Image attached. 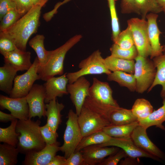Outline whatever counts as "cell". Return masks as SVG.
Masks as SVG:
<instances>
[{
    "mask_svg": "<svg viewBox=\"0 0 165 165\" xmlns=\"http://www.w3.org/2000/svg\"><path fill=\"white\" fill-rule=\"evenodd\" d=\"M90 87V83L84 76L80 77L73 83L67 84V91L78 116L86 98L89 96Z\"/></svg>",
    "mask_w": 165,
    "mask_h": 165,
    "instance_id": "cell-12",
    "label": "cell"
},
{
    "mask_svg": "<svg viewBox=\"0 0 165 165\" xmlns=\"http://www.w3.org/2000/svg\"><path fill=\"white\" fill-rule=\"evenodd\" d=\"M138 122L147 118L153 111V107L148 100L138 98L135 101L131 109Z\"/></svg>",
    "mask_w": 165,
    "mask_h": 165,
    "instance_id": "cell-32",
    "label": "cell"
},
{
    "mask_svg": "<svg viewBox=\"0 0 165 165\" xmlns=\"http://www.w3.org/2000/svg\"><path fill=\"white\" fill-rule=\"evenodd\" d=\"M13 41L6 36L0 35V53L3 54L17 49Z\"/></svg>",
    "mask_w": 165,
    "mask_h": 165,
    "instance_id": "cell-40",
    "label": "cell"
},
{
    "mask_svg": "<svg viewBox=\"0 0 165 165\" xmlns=\"http://www.w3.org/2000/svg\"><path fill=\"white\" fill-rule=\"evenodd\" d=\"M105 63L108 69L111 72L121 71L134 74V60H129L118 58L112 55L105 58Z\"/></svg>",
    "mask_w": 165,
    "mask_h": 165,
    "instance_id": "cell-23",
    "label": "cell"
},
{
    "mask_svg": "<svg viewBox=\"0 0 165 165\" xmlns=\"http://www.w3.org/2000/svg\"><path fill=\"white\" fill-rule=\"evenodd\" d=\"M120 7L121 12L123 14L134 13L139 15L134 0H121Z\"/></svg>",
    "mask_w": 165,
    "mask_h": 165,
    "instance_id": "cell-43",
    "label": "cell"
},
{
    "mask_svg": "<svg viewBox=\"0 0 165 165\" xmlns=\"http://www.w3.org/2000/svg\"><path fill=\"white\" fill-rule=\"evenodd\" d=\"M114 43L124 49H130L135 46L132 31L128 27L120 32Z\"/></svg>",
    "mask_w": 165,
    "mask_h": 165,
    "instance_id": "cell-36",
    "label": "cell"
},
{
    "mask_svg": "<svg viewBox=\"0 0 165 165\" xmlns=\"http://www.w3.org/2000/svg\"><path fill=\"white\" fill-rule=\"evenodd\" d=\"M66 73L58 77H53L47 80L43 85L46 90L45 103H48L50 101L61 97L68 94L67 85L68 80Z\"/></svg>",
    "mask_w": 165,
    "mask_h": 165,
    "instance_id": "cell-18",
    "label": "cell"
},
{
    "mask_svg": "<svg viewBox=\"0 0 165 165\" xmlns=\"http://www.w3.org/2000/svg\"><path fill=\"white\" fill-rule=\"evenodd\" d=\"M78 121L83 137L102 130L111 125L109 118L98 109L84 102Z\"/></svg>",
    "mask_w": 165,
    "mask_h": 165,
    "instance_id": "cell-5",
    "label": "cell"
},
{
    "mask_svg": "<svg viewBox=\"0 0 165 165\" xmlns=\"http://www.w3.org/2000/svg\"><path fill=\"white\" fill-rule=\"evenodd\" d=\"M139 125L138 121L126 125L111 124L104 127L102 130L112 137L130 138L134 128Z\"/></svg>",
    "mask_w": 165,
    "mask_h": 165,
    "instance_id": "cell-25",
    "label": "cell"
},
{
    "mask_svg": "<svg viewBox=\"0 0 165 165\" xmlns=\"http://www.w3.org/2000/svg\"><path fill=\"white\" fill-rule=\"evenodd\" d=\"M158 14L150 13L148 14L146 18L148 23V31L151 52L150 58L159 56L163 53V46L160 43V36L162 32L158 26Z\"/></svg>",
    "mask_w": 165,
    "mask_h": 165,
    "instance_id": "cell-19",
    "label": "cell"
},
{
    "mask_svg": "<svg viewBox=\"0 0 165 165\" xmlns=\"http://www.w3.org/2000/svg\"><path fill=\"white\" fill-rule=\"evenodd\" d=\"M147 129L139 125L133 130L130 136L139 148L158 159L165 160V155L148 138Z\"/></svg>",
    "mask_w": 165,
    "mask_h": 165,
    "instance_id": "cell-13",
    "label": "cell"
},
{
    "mask_svg": "<svg viewBox=\"0 0 165 165\" xmlns=\"http://www.w3.org/2000/svg\"><path fill=\"white\" fill-rule=\"evenodd\" d=\"M118 147L102 146L99 145L87 147L81 152L85 161V165H98L105 158L114 154L119 151Z\"/></svg>",
    "mask_w": 165,
    "mask_h": 165,
    "instance_id": "cell-17",
    "label": "cell"
},
{
    "mask_svg": "<svg viewBox=\"0 0 165 165\" xmlns=\"http://www.w3.org/2000/svg\"><path fill=\"white\" fill-rule=\"evenodd\" d=\"M152 59L156 68V72L154 82L148 92H149L151 91L157 85H161L162 89L160 94L163 99L165 98V51Z\"/></svg>",
    "mask_w": 165,
    "mask_h": 165,
    "instance_id": "cell-22",
    "label": "cell"
},
{
    "mask_svg": "<svg viewBox=\"0 0 165 165\" xmlns=\"http://www.w3.org/2000/svg\"><path fill=\"white\" fill-rule=\"evenodd\" d=\"M62 5V2H59L55 5L54 8L52 10L45 13L43 16L44 20L46 22L50 21L54 15L57 12V9Z\"/></svg>",
    "mask_w": 165,
    "mask_h": 165,
    "instance_id": "cell-46",
    "label": "cell"
},
{
    "mask_svg": "<svg viewBox=\"0 0 165 165\" xmlns=\"http://www.w3.org/2000/svg\"><path fill=\"white\" fill-rule=\"evenodd\" d=\"M165 121V98L163 99V105L156 110H154L146 119L138 122L139 125L146 129L155 126L156 127L165 130L162 124Z\"/></svg>",
    "mask_w": 165,
    "mask_h": 165,
    "instance_id": "cell-27",
    "label": "cell"
},
{
    "mask_svg": "<svg viewBox=\"0 0 165 165\" xmlns=\"http://www.w3.org/2000/svg\"><path fill=\"white\" fill-rule=\"evenodd\" d=\"M157 2L163 11L165 13V0H157Z\"/></svg>",
    "mask_w": 165,
    "mask_h": 165,
    "instance_id": "cell-50",
    "label": "cell"
},
{
    "mask_svg": "<svg viewBox=\"0 0 165 165\" xmlns=\"http://www.w3.org/2000/svg\"><path fill=\"white\" fill-rule=\"evenodd\" d=\"M41 123L38 120L18 119L16 127V131L18 134L16 147L20 153L26 155L39 151L46 146L40 131Z\"/></svg>",
    "mask_w": 165,
    "mask_h": 165,
    "instance_id": "cell-2",
    "label": "cell"
},
{
    "mask_svg": "<svg viewBox=\"0 0 165 165\" xmlns=\"http://www.w3.org/2000/svg\"></svg>",
    "mask_w": 165,
    "mask_h": 165,
    "instance_id": "cell-54",
    "label": "cell"
},
{
    "mask_svg": "<svg viewBox=\"0 0 165 165\" xmlns=\"http://www.w3.org/2000/svg\"><path fill=\"white\" fill-rule=\"evenodd\" d=\"M111 55L115 57L129 60H134L138 56V53L135 46L128 49L121 48L114 43L110 48Z\"/></svg>",
    "mask_w": 165,
    "mask_h": 165,
    "instance_id": "cell-35",
    "label": "cell"
},
{
    "mask_svg": "<svg viewBox=\"0 0 165 165\" xmlns=\"http://www.w3.org/2000/svg\"><path fill=\"white\" fill-rule=\"evenodd\" d=\"M163 52L165 51V44L163 46Z\"/></svg>",
    "mask_w": 165,
    "mask_h": 165,
    "instance_id": "cell-53",
    "label": "cell"
},
{
    "mask_svg": "<svg viewBox=\"0 0 165 165\" xmlns=\"http://www.w3.org/2000/svg\"><path fill=\"white\" fill-rule=\"evenodd\" d=\"M64 165H85L81 151H75L66 159Z\"/></svg>",
    "mask_w": 165,
    "mask_h": 165,
    "instance_id": "cell-42",
    "label": "cell"
},
{
    "mask_svg": "<svg viewBox=\"0 0 165 165\" xmlns=\"http://www.w3.org/2000/svg\"><path fill=\"white\" fill-rule=\"evenodd\" d=\"M17 71L9 64L5 63L0 67V90L10 94L13 82Z\"/></svg>",
    "mask_w": 165,
    "mask_h": 165,
    "instance_id": "cell-24",
    "label": "cell"
},
{
    "mask_svg": "<svg viewBox=\"0 0 165 165\" xmlns=\"http://www.w3.org/2000/svg\"><path fill=\"white\" fill-rule=\"evenodd\" d=\"M109 120L111 124L114 125H126L138 121L131 109L120 107L111 113Z\"/></svg>",
    "mask_w": 165,
    "mask_h": 165,
    "instance_id": "cell-28",
    "label": "cell"
},
{
    "mask_svg": "<svg viewBox=\"0 0 165 165\" xmlns=\"http://www.w3.org/2000/svg\"><path fill=\"white\" fill-rule=\"evenodd\" d=\"M80 69L76 72L67 73L68 83H72L79 77L89 75L105 74L107 75L111 72L106 67L101 53L98 50L94 51L79 64Z\"/></svg>",
    "mask_w": 165,
    "mask_h": 165,
    "instance_id": "cell-6",
    "label": "cell"
},
{
    "mask_svg": "<svg viewBox=\"0 0 165 165\" xmlns=\"http://www.w3.org/2000/svg\"><path fill=\"white\" fill-rule=\"evenodd\" d=\"M14 9H16V5L11 0H0V20L9 11Z\"/></svg>",
    "mask_w": 165,
    "mask_h": 165,
    "instance_id": "cell-45",
    "label": "cell"
},
{
    "mask_svg": "<svg viewBox=\"0 0 165 165\" xmlns=\"http://www.w3.org/2000/svg\"><path fill=\"white\" fill-rule=\"evenodd\" d=\"M40 131L46 145H52L58 142L57 140L58 134L53 130L46 124L40 127Z\"/></svg>",
    "mask_w": 165,
    "mask_h": 165,
    "instance_id": "cell-39",
    "label": "cell"
},
{
    "mask_svg": "<svg viewBox=\"0 0 165 165\" xmlns=\"http://www.w3.org/2000/svg\"><path fill=\"white\" fill-rule=\"evenodd\" d=\"M68 119L63 139L64 143L60 147V151L64 154L66 159L76 150L83 138L78 121V116L72 109L68 113Z\"/></svg>",
    "mask_w": 165,
    "mask_h": 165,
    "instance_id": "cell-8",
    "label": "cell"
},
{
    "mask_svg": "<svg viewBox=\"0 0 165 165\" xmlns=\"http://www.w3.org/2000/svg\"><path fill=\"white\" fill-rule=\"evenodd\" d=\"M98 145L102 146H115L120 148L125 152L127 156L133 158L145 157L154 160H158L138 147L131 138L111 137L108 141Z\"/></svg>",
    "mask_w": 165,
    "mask_h": 165,
    "instance_id": "cell-16",
    "label": "cell"
},
{
    "mask_svg": "<svg viewBox=\"0 0 165 165\" xmlns=\"http://www.w3.org/2000/svg\"><path fill=\"white\" fill-rule=\"evenodd\" d=\"M45 38L44 36L42 35H37L29 42V46L34 50L37 54L39 63V68L45 65L49 53V51L46 50L44 47Z\"/></svg>",
    "mask_w": 165,
    "mask_h": 165,
    "instance_id": "cell-29",
    "label": "cell"
},
{
    "mask_svg": "<svg viewBox=\"0 0 165 165\" xmlns=\"http://www.w3.org/2000/svg\"><path fill=\"white\" fill-rule=\"evenodd\" d=\"M139 15L142 18L146 19L150 13L158 14L163 11L157 0H134Z\"/></svg>",
    "mask_w": 165,
    "mask_h": 165,
    "instance_id": "cell-33",
    "label": "cell"
},
{
    "mask_svg": "<svg viewBox=\"0 0 165 165\" xmlns=\"http://www.w3.org/2000/svg\"><path fill=\"white\" fill-rule=\"evenodd\" d=\"M124 160L121 161L120 165H137L139 163V161L136 158L127 156Z\"/></svg>",
    "mask_w": 165,
    "mask_h": 165,
    "instance_id": "cell-49",
    "label": "cell"
},
{
    "mask_svg": "<svg viewBox=\"0 0 165 165\" xmlns=\"http://www.w3.org/2000/svg\"><path fill=\"white\" fill-rule=\"evenodd\" d=\"M127 156L125 152L121 149L116 153L111 155L107 159H105L99 165H116L120 160Z\"/></svg>",
    "mask_w": 165,
    "mask_h": 165,
    "instance_id": "cell-41",
    "label": "cell"
},
{
    "mask_svg": "<svg viewBox=\"0 0 165 165\" xmlns=\"http://www.w3.org/2000/svg\"><path fill=\"white\" fill-rule=\"evenodd\" d=\"M20 153L16 147L4 143L0 145V165H15Z\"/></svg>",
    "mask_w": 165,
    "mask_h": 165,
    "instance_id": "cell-31",
    "label": "cell"
},
{
    "mask_svg": "<svg viewBox=\"0 0 165 165\" xmlns=\"http://www.w3.org/2000/svg\"><path fill=\"white\" fill-rule=\"evenodd\" d=\"M111 19L112 29V39L114 42L120 33V28L116 7L115 0H107Z\"/></svg>",
    "mask_w": 165,
    "mask_h": 165,
    "instance_id": "cell-37",
    "label": "cell"
},
{
    "mask_svg": "<svg viewBox=\"0 0 165 165\" xmlns=\"http://www.w3.org/2000/svg\"><path fill=\"white\" fill-rule=\"evenodd\" d=\"M127 22L132 32L138 55L145 57L150 56L151 49L147 20L145 19L134 17L128 20Z\"/></svg>",
    "mask_w": 165,
    "mask_h": 165,
    "instance_id": "cell-9",
    "label": "cell"
},
{
    "mask_svg": "<svg viewBox=\"0 0 165 165\" xmlns=\"http://www.w3.org/2000/svg\"><path fill=\"white\" fill-rule=\"evenodd\" d=\"M107 79L117 82L121 86L127 88L131 92L136 91V82L134 74L115 71L107 75Z\"/></svg>",
    "mask_w": 165,
    "mask_h": 165,
    "instance_id": "cell-26",
    "label": "cell"
},
{
    "mask_svg": "<svg viewBox=\"0 0 165 165\" xmlns=\"http://www.w3.org/2000/svg\"><path fill=\"white\" fill-rule=\"evenodd\" d=\"M5 63L9 64L17 71L28 70L32 65L31 53L18 48L2 55Z\"/></svg>",
    "mask_w": 165,
    "mask_h": 165,
    "instance_id": "cell-20",
    "label": "cell"
},
{
    "mask_svg": "<svg viewBox=\"0 0 165 165\" xmlns=\"http://www.w3.org/2000/svg\"><path fill=\"white\" fill-rule=\"evenodd\" d=\"M40 0H31V1L33 5L36 4Z\"/></svg>",
    "mask_w": 165,
    "mask_h": 165,
    "instance_id": "cell-51",
    "label": "cell"
},
{
    "mask_svg": "<svg viewBox=\"0 0 165 165\" xmlns=\"http://www.w3.org/2000/svg\"><path fill=\"white\" fill-rule=\"evenodd\" d=\"M49 0H40L15 24L0 31V35L11 39L17 48L26 51L28 41L36 32L39 25L42 8Z\"/></svg>",
    "mask_w": 165,
    "mask_h": 165,
    "instance_id": "cell-1",
    "label": "cell"
},
{
    "mask_svg": "<svg viewBox=\"0 0 165 165\" xmlns=\"http://www.w3.org/2000/svg\"><path fill=\"white\" fill-rule=\"evenodd\" d=\"M66 160L64 156L56 155L48 165H64Z\"/></svg>",
    "mask_w": 165,
    "mask_h": 165,
    "instance_id": "cell-47",
    "label": "cell"
},
{
    "mask_svg": "<svg viewBox=\"0 0 165 165\" xmlns=\"http://www.w3.org/2000/svg\"><path fill=\"white\" fill-rule=\"evenodd\" d=\"M15 3L16 9L22 16L32 7V5L31 0H11Z\"/></svg>",
    "mask_w": 165,
    "mask_h": 165,
    "instance_id": "cell-44",
    "label": "cell"
},
{
    "mask_svg": "<svg viewBox=\"0 0 165 165\" xmlns=\"http://www.w3.org/2000/svg\"><path fill=\"white\" fill-rule=\"evenodd\" d=\"M134 74L136 82V91L142 94L148 90L154 80L156 69L152 60L138 55L135 59Z\"/></svg>",
    "mask_w": 165,
    "mask_h": 165,
    "instance_id": "cell-7",
    "label": "cell"
},
{
    "mask_svg": "<svg viewBox=\"0 0 165 165\" xmlns=\"http://www.w3.org/2000/svg\"><path fill=\"white\" fill-rule=\"evenodd\" d=\"M71 0H64L63 2H62V5L68 2Z\"/></svg>",
    "mask_w": 165,
    "mask_h": 165,
    "instance_id": "cell-52",
    "label": "cell"
},
{
    "mask_svg": "<svg viewBox=\"0 0 165 165\" xmlns=\"http://www.w3.org/2000/svg\"><path fill=\"white\" fill-rule=\"evenodd\" d=\"M25 97L29 108V119L36 116L40 119L46 116V90L43 85L33 84Z\"/></svg>",
    "mask_w": 165,
    "mask_h": 165,
    "instance_id": "cell-11",
    "label": "cell"
},
{
    "mask_svg": "<svg viewBox=\"0 0 165 165\" xmlns=\"http://www.w3.org/2000/svg\"><path fill=\"white\" fill-rule=\"evenodd\" d=\"M111 137L102 130L93 133L83 137L75 151H81L83 148L91 145L105 143L109 141Z\"/></svg>",
    "mask_w": 165,
    "mask_h": 165,
    "instance_id": "cell-30",
    "label": "cell"
},
{
    "mask_svg": "<svg viewBox=\"0 0 165 165\" xmlns=\"http://www.w3.org/2000/svg\"><path fill=\"white\" fill-rule=\"evenodd\" d=\"M60 143L46 145L42 149L29 152L25 155L23 165H48L57 153L60 151Z\"/></svg>",
    "mask_w": 165,
    "mask_h": 165,
    "instance_id": "cell-15",
    "label": "cell"
},
{
    "mask_svg": "<svg viewBox=\"0 0 165 165\" xmlns=\"http://www.w3.org/2000/svg\"><path fill=\"white\" fill-rule=\"evenodd\" d=\"M45 106V116L47 118L46 124L53 130L57 132L61 122V112L64 106L62 103H59L56 98L50 101Z\"/></svg>",
    "mask_w": 165,
    "mask_h": 165,
    "instance_id": "cell-21",
    "label": "cell"
},
{
    "mask_svg": "<svg viewBox=\"0 0 165 165\" xmlns=\"http://www.w3.org/2000/svg\"><path fill=\"white\" fill-rule=\"evenodd\" d=\"M82 38V35H76L59 47L49 51L46 64L44 66L38 68V73L40 79L46 81L56 75L63 74L64 61L67 53Z\"/></svg>",
    "mask_w": 165,
    "mask_h": 165,
    "instance_id": "cell-4",
    "label": "cell"
},
{
    "mask_svg": "<svg viewBox=\"0 0 165 165\" xmlns=\"http://www.w3.org/2000/svg\"><path fill=\"white\" fill-rule=\"evenodd\" d=\"M85 102L100 110L109 119L111 113L120 107L113 97L112 90L108 83L95 77Z\"/></svg>",
    "mask_w": 165,
    "mask_h": 165,
    "instance_id": "cell-3",
    "label": "cell"
},
{
    "mask_svg": "<svg viewBox=\"0 0 165 165\" xmlns=\"http://www.w3.org/2000/svg\"><path fill=\"white\" fill-rule=\"evenodd\" d=\"M0 107L2 110H8L18 120L29 119V108L25 97L15 98L1 94Z\"/></svg>",
    "mask_w": 165,
    "mask_h": 165,
    "instance_id": "cell-14",
    "label": "cell"
},
{
    "mask_svg": "<svg viewBox=\"0 0 165 165\" xmlns=\"http://www.w3.org/2000/svg\"><path fill=\"white\" fill-rule=\"evenodd\" d=\"M18 119L11 121L9 127L0 128V142L16 147L18 142V134L16 131V127Z\"/></svg>",
    "mask_w": 165,
    "mask_h": 165,
    "instance_id": "cell-34",
    "label": "cell"
},
{
    "mask_svg": "<svg viewBox=\"0 0 165 165\" xmlns=\"http://www.w3.org/2000/svg\"><path fill=\"white\" fill-rule=\"evenodd\" d=\"M39 65V61L37 57L31 67L25 73L16 75L14 80L13 89L9 94L10 97L20 98L28 95L34 82L40 79L38 73Z\"/></svg>",
    "mask_w": 165,
    "mask_h": 165,
    "instance_id": "cell-10",
    "label": "cell"
},
{
    "mask_svg": "<svg viewBox=\"0 0 165 165\" xmlns=\"http://www.w3.org/2000/svg\"><path fill=\"white\" fill-rule=\"evenodd\" d=\"M21 17L16 9L10 10L0 20V31L10 27Z\"/></svg>",
    "mask_w": 165,
    "mask_h": 165,
    "instance_id": "cell-38",
    "label": "cell"
},
{
    "mask_svg": "<svg viewBox=\"0 0 165 165\" xmlns=\"http://www.w3.org/2000/svg\"><path fill=\"white\" fill-rule=\"evenodd\" d=\"M16 118L11 114L5 113L0 111V121L2 123H7L11 121Z\"/></svg>",
    "mask_w": 165,
    "mask_h": 165,
    "instance_id": "cell-48",
    "label": "cell"
}]
</instances>
